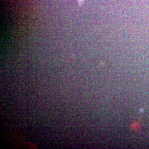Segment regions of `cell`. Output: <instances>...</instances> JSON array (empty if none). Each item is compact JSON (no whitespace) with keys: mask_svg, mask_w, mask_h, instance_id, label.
<instances>
[{"mask_svg":"<svg viewBox=\"0 0 149 149\" xmlns=\"http://www.w3.org/2000/svg\"><path fill=\"white\" fill-rule=\"evenodd\" d=\"M79 1H83V0H79Z\"/></svg>","mask_w":149,"mask_h":149,"instance_id":"obj_1","label":"cell"}]
</instances>
